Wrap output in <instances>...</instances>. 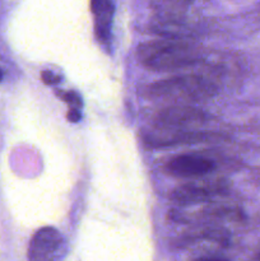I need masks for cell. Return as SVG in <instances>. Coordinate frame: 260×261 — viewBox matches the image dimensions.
Segmentation results:
<instances>
[{
    "instance_id": "3",
    "label": "cell",
    "mask_w": 260,
    "mask_h": 261,
    "mask_svg": "<svg viewBox=\"0 0 260 261\" xmlns=\"http://www.w3.org/2000/svg\"><path fill=\"white\" fill-rule=\"evenodd\" d=\"M68 246L63 234L54 227L40 228L31 239L28 261H61Z\"/></svg>"
},
{
    "instance_id": "10",
    "label": "cell",
    "mask_w": 260,
    "mask_h": 261,
    "mask_svg": "<svg viewBox=\"0 0 260 261\" xmlns=\"http://www.w3.org/2000/svg\"><path fill=\"white\" fill-rule=\"evenodd\" d=\"M41 76H42L43 83L47 84V86H56V84L60 83V82H61V76L59 75V74L54 73V71H51V70L42 71Z\"/></svg>"
},
{
    "instance_id": "5",
    "label": "cell",
    "mask_w": 260,
    "mask_h": 261,
    "mask_svg": "<svg viewBox=\"0 0 260 261\" xmlns=\"http://www.w3.org/2000/svg\"><path fill=\"white\" fill-rule=\"evenodd\" d=\"M204 120V114L196 109L185 106H176L165 109L155 116V124L162 129L184 127L199 124Z\"/></svg>"
},
{
    "instance_id": "12",
    "label": "cell",
    "mask_w": 260,
    "mask_h": 261,
    "mask_svg": "<svg viewBox=\"0 0 260 261\" xmlns=\"http://www.w3.org/2000/svg\"><path fill=\"white\" fill-rule=\"evenodd\" d=\"M195 261H228L226 257L218 256V255H208V256H201Z\"/></svg>"
},
{
    "instance_id": "4",
    "label": "cell",
    "mask_w": 260,
    "mask_h": 261,
    "mask_svg": "<svg viewBox=\"0 0 260 261\" xmlns=\"http://www.w3.org/2000/svg\"><path fill=\"white\" fill-rule=\"evenodd\" d=\"M214 168V163L199 154H181L172 158L166 166L171 176L177 178H196L205 176Z\"/></svg>"
},
{
    "instance_id": "7",
    "label": "cell",
    "mask_w": 260,
    "mask_h": 261,
    "mask_svg": "<svg viewBox=\"0 0 260 261\" xmlns=\"http://www.w3.org/2000/svg\"><path fill=\"white\" fill-rule=\"evenodd\" d=\"M219 190L221 188L213 185V184H185L173 190L172 199L178 204L201 203L218 193Z\"/></svg>"
},
{
    "instance_id": "13",
    "label": "cell",
    "mask_w": 260,
    "mask_h": 261,
    "mask_svg": "<svg viewBox=\"0 0 260 261\" xmlns=\"http://www.w3.org/2000/svg\"><path fill=\"white\" fill-rule=\"evenodd\" d=\"M2 79H3V71L0 70V82H2Z\"/></svg>"
},
{
    "instance_id": "8",
    "label": "cell",
    "mask_w": 260,
    "mask_h": 261,
    "mask_svg": "<svg viewBox=\"0 0 260 261\" xmlns=\"http://www.w3.org/2000/svg\"><path fill=\"white\" fill-rule=\"evenodd\" d=\"M190 4L191 0H150V7L158 19L167 24L180 22Z\"/></svg>"
},
{
    "instance_id": "1",
    "label": "cell",
    "mask_w": 260,
    "mask_h": 261,
    "mask_svg": "<svg viewBox=\"0 0 260 261\" xmlns=\"http://www.w3.org/2000/svg\"><path fill=\"white\" fill-rule=\"evenodd\" d=\"M139 61L152 70H176L198 63L195 48L181 41L155 40L142 43L138 48Z\"/></svg>"
},
{
    "instance_id": "11",
    "label": "cell",
    "mask_w": 260,
    "mask_h": 261,
    "mask_svg": "<svg viewBox=\"0 0 260 261\" xmlns=\"http://www.w3.org/2000/svg\"><path fill=\"white\" fill-rule=\"evenodd\" d=\"M81 117H82V115H81V111H79V110H69V112H68L69 121L76 122L81 120Z\"/></svg>"
},
{
    "instance_id": "2",
    "label": "cell",
    "mask_w": 260,
    "mask_h": 261,
    "mask_svg": "<svg viewBox=\"0 0 260 261\" xmlns=\"http://www.w3.org/2000/svg\"><path fill=\"white\" fill-rule=\"evenodd\" d=\"M216 87L199 75H183L157 82L148 88L152 98L165 101H198L213 96Z\"/></svg>"
},
{
    "instance_id": "9",
    "label": "cell",
    "mask_w": 260,
    "mask_h": 261,
    "mask_svg": "<svg viewBox=\"0 0 260 261\" xmlns=\"http://www.w3.org/2000/svg\"><path fill=\"white\" fill-rule=\"evenodd\" d=\"M59 96L61 97L63 101H65L69 105V110H79L82 109V98L76 92L69 91V92H59Z\"/></svg>"
},
{
    "instance_id": "6",
    "label": "cell",
    "mask_w": 260,
    "mask_h": 261,
    "mask_svg": "<svg viewBox=\"0 0 260 261\" xmlns=\"http://www.w3.org/2000/svg\"><path fill=\"white\" fill-rule=\"evenodd\" d=\"M91 10L94 17L97 38L102 43H109L115 13V0H91Z\"/></svg>"
}]
</instances>
